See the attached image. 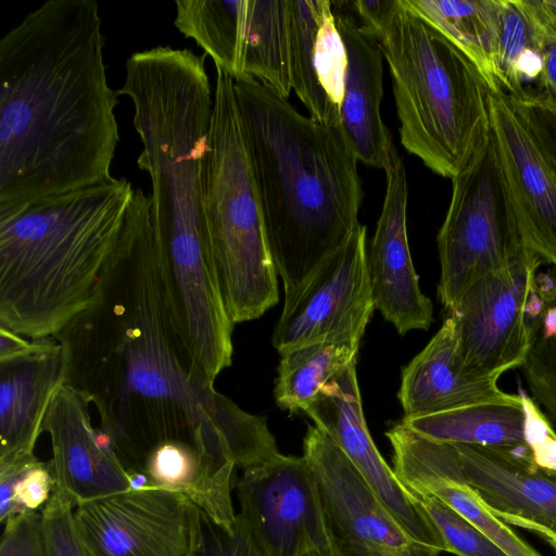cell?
<instances>
[{
  "label": "cell",
  "instance_id": "26",
  "mask_svg": "<svg viewBox=\"0 0 556 556\" xmlns=\"http://www.w3.org/2000/svg\"><path fill=\"white\" fill-rule=\"evenodd\" d=\"M359 343L325 341L280 354L274 390L277 405L291 414L305 410L333 377L356 363Z\"/></svg>",
  "mask_w": 556,
  "mask_h": 556
},
{
  "label": "cell",
  "instance_id": "31",
  "mask_svg": "<svg viewBox=\"0 0 556 556\" xmlns=\"http://www.w3.org/2000/svg\"><path fill=\"white\" fill-rule=\"evenodd\" d=\"M192 556H265L243 516L238 513L231 530L200 508Z\"/></svg>",
  "mask_w": 556,
  "mask_h": 556
},
{
  "label": "cell",
  "instance_id": "32",
  "mask_svg": "<svg viewBox=\"0 0 556 556\" xmlns=\"http://www.w3.org/2000/svg\"><path fill=\"white\" fill-rule=\"evenodd\" d=\"M521 368L531 397L556 422V336L542 338L536 332Z\"/></svg>",
  "mask_w": 556,
  "mask_h": 556
},
{
  "label": "cell",
  "instance_id": "20",
  "mask_svg": "<svg viewBox=\"0 0 556 556\" xmlns=\"http://www.w3.org/2000/svg\"><path fill=\"white\" fill-rule=\"evenodd\" d=\"M336 23L346 51L341 101V131L358 162L384 169L397 152L381 117L382 53L358 28L355 16L332 1Z\"/></svg>",
  "mask_w": 556,
  "mask_h": 556
},
{
  "label": "cell",
  "instance_id": "17",
  "mask_svg": "<svg viewBox=\"0 0 556 556\" xmlns=\"http://www.w3.org/2000/svg\"><path fill=\"white\" fill-rule=\"evenodd\" d=\"M89 402L63 383L47 409L42 432L51 442L55 488L75 506L129 491L130 481L102 430L92 426Z\"/></svg>",
  "mask_w": 556,
  "mask_h": 556
},
{
  "label": "cell",
  "instance_id": "30",
  "mask_svg": "<svg viewBox=\"0 0 556 556\" xmlns=\"http://www.w3.org/2000/svg\"><path fill=\"white\" fill-rule=\"evenodd\" d=\"M75 504L58 490L41 511L43 556H91L75 523Z\"/></svg>",
  "mask_w": 556,
  "mask_h": 556
},
{
  "label": "cell",
  "instance_id": "2",
  "mask_svg": "<svg viewBox=\"0 0 556 556\" xmlns=\"http://www.w3.org/2000/svg\"><path fill=\"white\" fill-rule=\"evenodd\" d=\"M93 0H49L0 40V210L110 178L118 93Z\"/></svg>",
  "mask_w": 556,
  "mask_h": 556
},
{
  "label": "cell",
  "instance_id": "18",
  "mask_svg": "<svg viewBox=\"0 0 556 556\" xmlns=\"http://www.w3.org/2000/svg\"><path fill=\"white\" fill-rule=\"evenodd\" d=\"M291 88L313 119L340 126L346 51L332 1L289 0Z\"/></svg>",
  "mask_w": 556,
  "mask_h": 556
},
{
  "label": "cell",
  "instance_id": "11",
  "mask_svg": "<svg viewBox=\"0 0 556 556\" xmlns=\"http://www.w3.org/2000/svg\"><path fill=\"white\" fill-rule=\"evenodd\" d=\"M240 514L265 556H302L333 541L303 456L277 454L242 470L236 484Z\"/></svg>",
  "mask_w": 556,
  "mask_h": 556
},
{
  "label": "cell",
  "instance_id": "35",
  "mask_svg": "<svg viewBox=\"0 0 556 556\" xmlns=\"http://www.w3.org/2000/svg\"><path fill=\"white\" fill-rule=\"evenodd\" d=\"M3 526L0 556H43L41 513L26 510Z\"/></svg>",
  "mask_w": 556,
  "mask_h": 556
},
{
  "label": "cell",
  "instance_id": "21",
  "mask_svg": "<svg viewBox=\"0 0 556 556\" xmlns=\"http://www.w3.org/2000/svg\"><path fill=\"white\" fill-rule=\"evenodd\" d=\"M64 383V356L54 338L0 359V459L33 454L49 404Z\"/></svg>",
  "mask_w": 556,
  "mask_h": 556
},
{
  "label": "cell",
  "instance_id": "19",
  "mask_svg": "<svg viewBox=\"0 0 556 556\" xmlns=\"http://www.w3.org/2000/svg\"><path fill=\"white\" fill-rule=\"evenodd\" d=\"M392 446V468L415 496L443 502L493 541L507 556H544L496 517L454 470L442 442L415 432L402 421L386 433Z\"/></svg>",
  "mask_w": 556,
  "mask_h": 556
},
{
  "label": "cell",
  "instance_id": "41",
  "mask_svg": "<svg viewBox=\"0 0 556 556\" xmlns=\"http://www.w3.org/2000/svg\"><path fill=\"white\" fill-rule=\"evenodd\" d=\"M337 554H338V556H343V555H341L338 551H337Z\"/></svg>",
  "mask_w": 556,
  "mask_h": 556
},
{
  "label": "cell",
  "instance_id": "39",
  "mask_svg": "<svg viewBox=\"0 0 556 556\" xmlns=\"http://www.w3.org/2000/svg\"><path fill=\"white\" fill-rule=\"evenodd\" d=\"M302 556H338L334 543L326 548H313L306 551Z\"/></svg>",
  "mask_w": 556,
  "mask_h": 556
},
{
  "label": "cell",
  "instance_id": "28",
  "mask_svg": "<svg viewBox=\"0 0 556 556\" xmlns=\"http://www.w3.org/2000/svg\"><path fill=\"white\" fill-rule=\"evenodd\" d=\"M55 488L53 470L35 454L0 459V521L47 503Z\"/></svg>",
  "mask_w": 556,
  "mask_h": 556
},
{
  "label": "cell",
  "instance_id": "27",
  "mask_svg": "<svg viewBox=\"0 0 556 556\" xmlns=\"http://www.w3.org/2000/svg\"><path fill=\"white\" fill-rule=\"evenodd\" d=\"M494 67L500 89L510 98L530 92V86L540 83L541 48L520 0H498Z\"/></svg>",
  "mask_w": 556,
  "mask_h": 556
},
{
  "label": "cell",
  "instance_id": "36",
  "mask_svg": "<svg viewBox=\"0 0 556 556\" xmlns=\"http://www.w3.org/2000/svg\"><path fill=\"white\" fill-rule=\"evenodd\" d=\"M339 7L359 18L358 28L367 37L376 40L392 18L400 0H355L334 1Z\"/></svg>",
  "mask_w": 556,
  "mask_h": 556
},
{
  "label": "cell",
  "instance_id": "7",
  "mask_svg": "<svg viewBox=\"0 0 556 556\" xmlns=\"http://www.w3.org/2000/svg\"><path fill=\"white\" fill-rule=\"evenodd\" d=\"M437 242L441 266L438 298L447 313L478 280L531 252L525 244L491 129L452 178L451 201Z\"/></svg>",
  "mask_w": 556,
  "mask_h": 556
},
{
  "label": "cell",
  "instance_id": "16",
  "mask_svg": "<svg viewBox=\"0 0 556 556\" xmlns=\"http://www.w3.org/2000/svg\"><path fill=\"white\" fill-rule=\"evenodd\" d=\"M384 172L386 194L367 252L368 271L375 308L404 336L414 329H429L433 307L419 287L409 252L407 179L397 152Z\"/></svg>",
  "mask_w": 556,
  "mask_h": 556
},
{
  "label": "cell",
  "instance_id": "37",
  "mask_svg": "<svg viewBox=\"0 0 556 556\" xmlns=\"http://www.w3.org/2000/svg\"><path fill=\"white\" fill-rule=\"evenodd\" d=\"M533 287L547 306L556 304V266H551L544 271L538 270L533 278Z\"/></svg>",
  "mask_w": 556,
  "mask_h": 556
},
{
  "label": "cell",
  "instance_id": "40",
  "mask_svg": "<svg viewBox=\"0 0 556 556\" xmlns=\"http://www.w3.org/2000/svg\"><path fill=\"white\" fill-rule=\"evenodd\" d=\"M551 21L556 26V0H542Z\"/></svg>",
  "mask_w": 556,
  "mask_h": 556
},
{
  "label": "cell",
  "instance_id": "8",
  "mask_svg": "<svg viewBox=\"0 0 556 556\" xmlns=\"http://www.w3.org/2000/svg\"><path fill=\"white\" fill-rule=\"evenodd\" d=\"M367 252V230L359 223L336 252L285 294L271 339L279 354L317 342H361L375 309Z\"/></svg>",
  "mask_w": 556,
  "mask_h": 556
},
{
  "label": "cell",
  "instance_id": "33",
  "mask_svg": "<svg viewBox=\"0 0 556 556\" xmlns=\"http://www.w3.org/2000/svg\"><path fill=\"white\" fill-rule=\"evenodd\" d=\"M510 100L556 168V103L539 90Z\"/></svg>",
  "mask_w": 556,
  "mask_h": 556
},
{
  "label": "cell",
  "instance_id": "24",
  "mask_svg": "<svg viewBox=\"0 0 556 556\" xmlns=\"http://www.w3.org/2000/svg\"><path fill=\"white\" fill-rule=\"evenodd\" d=\"M239 55L236 79H257L288 99L289 0H244Z\"/></svg>",
  "mask_w": 556,
  "mask_h": 556
},
{
  "label": "cell",
  "instance_id": "25",
  "mask_svg": "<svg viewBox=\"0 0 556 556\" xmlns=\"http://www.w3.org/2000/svg\"><path fill=\"white\" fill-rule=\"evenodd\" d=\"M432 25L478 67L490 91L497 85L494 55L498 29V0H402Z\"/></svg>",
  "mask_w": 556,
  "mask_h": 556
},
{
  "label": "cell",
  "instance_id": "10",
  "mask_svg": "<svg viewBox=\"0 0 556 556\" xmlns=\"http://www.w3.org/2000/svg\"><path fill=\"white\" fill-rule=\"evenodd\" d=\"M199 516L188 495L164 489L129 490L74 510L91 556H192Z\"/></svg>",
  "mask_w": 556,
  "mask_h": 556
},
{
  "label": "cell",
  "instance_id": "34",
  "mask_svg": "<svg viewBox=\"0 0 556 556\" xmlns=\"http://www.w3.org/2000/svg\"><path fill=\"white\" fill-rule=\"evenodd\" d=\"M520 3L534 27L541 48L543 67L540 91L556 103V26L542 0H520Z\"/></svg>",
  "mask_w": 556,
  "mask_h": 556
},
{
  "label": "cell",
  "instance_id": "14",
  "mask_svg": "<svg viewBox=\"0 0 556 556\" xmlns=\"http://www.w3.org/2000/svg\"><path fill=\"white\" fill-rule=\"evenodd\" d=\"M442 444L458 477L496 517L547 542L556 538V471L539 466L529 447Z\"/></svg>",
  "mask_w": 556,
  "mask_h": 556
},
{
  "label": "cell",
  "instance_id": "29",
  "mask_svg": "<svg viewBox=\"0 0 556 556\" xmlns=\"http://www.w3.org/2000/svg\"><path fill=\"white\" fill-rule=\"evenodd\" d=\"M447 548L456 556H507L481 530L433 496L416 497Z\"/></svg>",
  "mask_w": 556,
  "mask_h": 556
},
{
  "label": "cell",
  "instance_id": "5",
  "mask_svg": "<svg viewBox=\"0 0 556 556\" xmlns=\"http://www.w3.org/2000/svg\"><path fill=\"white\" fill-rule=\"evenodd\" d=\"M375 41L389 65L401 144L433 173L452 179L491 129L485 79L458 47L402 0Z\"/></svg>",
  "mask_w": 556,
  "mask_h": 556
},
{
  "label": "cell",
  "instance_id": "22",
  "mask_svg": "<svg viewBox=\"0 0 556 556\" xmlns=\"http://www.w3.org/2000/svg\"><path fill=\"white\" fill-rule=\"evenodd\" d=\"M498 378H473L462 366L455 321L447 316L428 344L402 370L397 393L404 418L427 416L505 399Z\"/></svg>",
  "mask_w": 556,
  "mask_h": 556
},
{
  "label": "cell",
  "instance_id": "6",
  "mask_svg": "<svg viewBox=\"0 0 556 556\" xmlns=\"http://www.w3.org/2000/svg\"><path fill=\"white\" fill-rule=\"evenodd\" d=\"M216 70L204 174V211L216 275L232 324L261 317L279 299L233 78Z\"/></svg>",
  "mask_w": 556,
  "mask_h": 556
},
{
  "label": "cell",
  "instance_id": "9",
  "mask_svg": "<svg viewBox=\"0 0 556 556\" xmlns=\"http://www.w3.org/2000/svg\"><path fill=\"white\" fill-rule=\"evenodd\" d=\"M541 258L530 252L513 265L473 283L448 313L456 326L464 371L473 378H500L522 367L542 320L527 315Z\"/></svg>",
  "mask_w": 556,
  "mask_h": 556
},
{
  "label": "cell",
  "instance_id": "12",
  "mask_svg": "<svg viewBox=\"0 0 556 556\" xmlns=\"http://www.w3.org/2000/svg\"><path fill=\"white\" fill-rule=\"evenodd\" d=\"M302 456L341 555L420 556L362 473L317 426H308Z\"/></svg>",
  "mask_w": 556,
  "mask_h": 556
},
{
  "label": "cell",
  "instance_id": "1",
  "mask_svg": "<svg viewBox=\"0 0 556 556\" xmlns=\"http://www.w3.org/2000/svg\"><path fill=\"white\" fill-rule=\"evenodd\" d=\"M54 338L64 383L96 407L127 476L164 441L191 443L242 470L279 453L266 418L216 391L192 358L142 189L134 190L98 295Z\"/></svg>",
  "mask_w": 556,
  "mask_h": 556
},
{
  "label": "cell",
  "instance_id": "38",
  "mask_svg": "<svg viewBox=\"0 0 556 556\" xmlns=\"http://www.w3.org/2000/svg\"><path fill=\"white\" fill-rule=\"evenodd\" d=\"M538 333L542 338H552L556 336V304H552L546 307Z\"/></svg>",
  "mask_w": 556,
  "mask_h": 556
},
{
  "label": "cell",
  "instance_id": "23",
  "mask_svg": "<svg viewBox=\"0 0 556 556\" xmlns=\"http://www.w3.org/2000/svg\"><path fill=\"white\" fill-rule=\"evenodd\" d=\"M525 393L401 421L430 440L497 447H529Z\"/></svg>",
  "mask_w": 556,
  "mask_h": 556
},
{
  "label": "cell",
  "instance_id": "13",
  "mask_svg": "<svg viewBox=\"0 0 556 556\" xmlns=\"http://www.w3.org/2000/svg\"><path fill=\"white\" fill-rule=\"evenodd\" d=\"M304 412L353 463L420 556L447 553L420 502L397 479L372 441L363 413L356 363L333 377Z\"/></svg>",
  "mask_w": 556,
  "mask_h": 556
},
{
  "label": "cell",
  "instance_id": "15",
  "mask_svg": "<svg viewBox=\"0 0 556 556\" xmlns=\"http://www.w3.org/2000/svg\"><path fill=\"white\" fill-rule=\"evenodd\" d=\"M489 111L525 244L556 266V168L506 93L490 91Z\"/></svg>",
  "mask_w": 556,
  "mask_h": 556
},
{
  "label": "cell",
  "instance_id": "3",
  "mask_svg": "<svg viewBox=\"0 0 556 556\" xmlns=\"http://www.w3.org/2000/svg\"><path fill=\"white\" fill-rule=\"evenodd\" d=\"M271 256L285 294L359 224L357 159L340 126L300 113L254 78L233 79Z\"/></svg>",
  "mask_w": 556,
  "mask_h": 556
},
{
  "label": "cell",
  "instance_id": "4",
  "mask_svg": "<svg viewBox=\"0 0 556 556\" xmlns=\"http://www.w3.org/2000/svg\"><path fill=\"white\" fill-rule=\"evenodd\" d=\"M134 190L111 176L0 210V326L54 337L91 305Z\"/></svg>",
  "mask_w": 556,
  "mask_h": 556
}]
</instances>
